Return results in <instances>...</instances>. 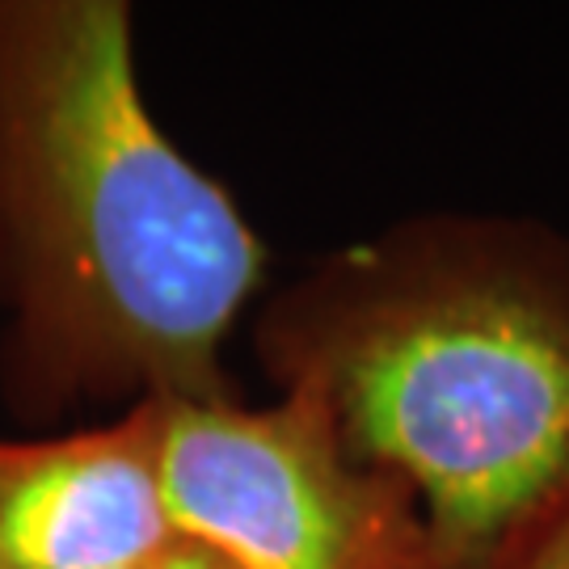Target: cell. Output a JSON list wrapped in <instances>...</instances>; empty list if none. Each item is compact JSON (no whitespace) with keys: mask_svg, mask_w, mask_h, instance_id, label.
<instances>
[{"mask_svg":"<svg viewBox=\"0 0 569 569\" xmlns=\"http://www.w3.org/2000/svg\"><path fill=\"white\" fill-rule=\"evenodd\" d=\"M157 569H232V566H228L220 552L203 549V545H194V540H173V545L161 552Z\"/></svg>","mask_w":569,"mask_h":569,"instance_id":"cell-6","label":"cell"},{"mask_svg":"<svg viewBox=\"0 0 569 569\" xmlns=\"http://www.w3.org/2000/svg\"><path fill=\"white\" fill-rule=\"evenodd\" d=\"M0 207L51 355L220 397L262 244L143 110L122 0L0 4Z\"/></svg>","mask_w":569,"mask_h":569,"instance_id":"cell-1","label":"cell"},{"mask_svg":"<svg viewBox=\"0 0 569 569\" xmlns=\"http://www.w3.org/2000/svg\"><path fill=\"white\" fill-rule=\"evenodd\" d=\"M169 545L152 397L114 427L0 443V569H127Z\"/></svg>","mask_w":569,"mask_h":569,"instance_id":"cell-4","label":"cell"},{"mask_svg":"<svg viewBox=\"0 0 569 569\" xmlns=\"http://www.w3.org/2000/svg\"><path fill=\"white\" fill-rule=\"evenodd\" d=\"M152 401L173 540L220 552L232 569H430L422 519L392 477L355 460L312 371L274 409Z\"/></svg>","mask_w":569,"mask_h":569,"instance_id":"cell-3","label":"cell"},{"mask_svg":"<svg viewBox=\"0 0 569 569\" xmlns=\"http://www.w3.org/2000/svg\"><path fill=\"white\" fill-rule=\"evenodd\" d=\"M528 531V549L510 569H569V493Z\"/></svg>","mask_w":569,"mask_h":569,"instance_id":"cell-5","label":"cell"},{"mask_svg":"<svg viewBox=\"0 0 569 569\" xmlns=\"http://www.w3.org/2000/svg\"><path fill=\"white\" fill-rule=\"evenodd\" d=\"M161 561V557H157ZM157 561H148V566H127V569H157Z\"/></svg>","mask_w":569,"mask_h":569,"instance_id":"cell-7","label":"cell"},{"mask_svg":"<svg viewBox=\"0 0 569 569\" xmlns=\"http://www.w3.org/2000/svg\"><path fill=\"white\" fill-rule=\"evenodd\" d=\"M312 376L355 460L422 493L430 569L486 561L569 493V312L528 287L388 300Z\"/></svg>","mask_w":569,"mask_h":569,"instance_id":"cell-2","label":"cell"}]
</instances>
